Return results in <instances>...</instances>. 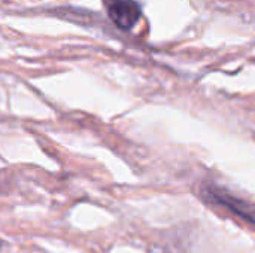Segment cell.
<instances>
[{
    "instance_id": "1",
    "label": "cell",
    "mask_w": 255,
    "mask_h": 253,
    "mask_svg": "<svg viewBox=\"0 0 255 253\" xmlns=\"http://www.w3.org/2000/svg\"><path fill=\"white\" fill-rule=\"evenodd\" d=\"M109 18L121 30H131L140 19L142 9L136 0H112L108 6Z\"/></svg>"
}]
</instances>
